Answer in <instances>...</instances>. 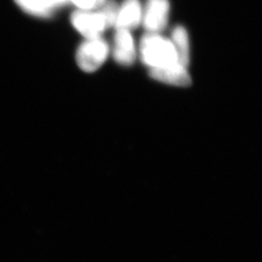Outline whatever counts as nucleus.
Instances as JSON below:
<instances>
[{"label": "nucleus", "mask_w": 262, "mask_h": 262, "mask_svg": "<svg viewBox=\"0 0 262 262\" xmlns=\"http://www.w3.org/2000/svg\"><path fill=\"white\" fill-rule=\"evenodd\" d=\"M15 2L25 12L38 17H51L55 10L46 0H15Z\"/></svg>", "instance_id": "1a4fd4ad"}, {"label": "nucleus", "mask_w": 262, "mask_h": 262, "mask_svg": "<svg viewBox=\"0 0 262 262\" xmlns=\"http://www.w3.org/2000/svg\"><path fill=\"white\" fill-rule=\"evenodd\" d=\"M71 23L76 30L86 38H99L104 31L110 28L100 9L98 11L75 10L71 15Z\"/></svg>", "instance_id": "7ed1b4c3"}, {"label": "nucleus", "mask_w": 262, "mask_h": 262, "mask_svg": "<svg viewBox=\"0 0 262 262\" xmlns=\"http://www.w3.org/2000/svg\"><path fill=\"white\" fill-rule=\"evenodd\" d=\"M106 0H69L79 10H94L103 5Z\"/></svg>", "instance_id": "9d476101"}, {"label": "nucleus", "mask_w": 262, "mask_h": 262, "mask_svg": "<svg viewBox=\"0 0 262 262\" xmlns=\"http://www.w3.org/2000/svg\"><path fill=\"white\" fill-rule=\"evenodd\" d=\"M141 61L151 69L165 68L178 62L174 45L159 33L144 34L140 43Z\"/></svg>", "instance_id": "f257e3e1"}, {"label": "nucleus", "mask_w": 262, "mask_h": 262, "mask_svg": "<svg viewBox=\"0 0 262 262\" xmlns=\"http://www.w3.org/2000/svg\"><path fill=\"white\" fill-rule=\"evenodd\" d=\"M114 58L118 63L130 66L136 58V49L130 31L118 29L114 35Z\"/></svg>", "instance_id": "39448f33"}, {"label": "nucleus", "mask_w": 262, "mask_h": 262, "mask_svg": "<svg viewBox=\"0 0 262 262\" xmlns=\"http://www.w3.org/2000/svg\"><path fill=\"white\" fill-rule=\"evenodd\" d=\"M169 0H147L142 11V23L147 33H161L169 21Z\"/></svg>", "instance_id": "20e7f679"}, {"label": "nucleus", "mask_w": 262, "mask_h": 262, "mask_svg": "<svg viewBox=\"0 0 262 262\" xmlns=\"http://www.w3.org/2000/svg\"><path fill=\"white\" fill-rule=\"evenodd\" d=\"M142 9L139 0H124L119 7L118 15L114 27L118 29H130L136 28L142 20Z\"/></svg>", "instance_id": "0eeeda50"}, {"label": "nucleus", "mask_w": 262, "mask_h": 262, "mask_svg": "<svg viewBox=\"0 0 262 262\" xmlns=\"http://www.w3.org/2000/svg\"><path fill=\"white\" fill-rule=\"evenodd\" d=\"M46 1H47L54 9L60 7L61 5H65L66 3L69 2V0H46Z\"/></svg>", "instance_id": "9b49d317"}, {"label": "nucleus", "mask_w": 262, "mask_h": 262, "mask_svg": "<svg viewBox=\"0 0 262 262\" xmlns=\"http://www.w3.org/2000/svg\"><path fill=\"white\" fill-rule=\"evenodd\" d=\"M108 43L99 38H86L78 47L76 60L78 67L87 73L98 70L109 55Z\"/></svg>", "instance_id": "f03ea898"}, {"label": "nucleus", "mask_w": 262, "mask_h": 262, "mask_svg": "<svg viewBox=\"0 0 262 262\" xmlns=\"http://www.w3.org/2000/svg\"><path fill=\"white\" fill-rule=\"evenodd\" d=\"M150 76L155 80L179 87H187L192 83L187 67L179 62L165 68L151 69Z\"/></svg>", "instance_id": "423d86ee"}, {"label": "nucleus", "mask_w": 262, "mask_h": 262, "mask_svg": "<svg viewBox=\"0 0 262 262\" xmlns=\"http://www.w3.org/2000/svg\"><path fill=\"white\" fill-rule=\"evenodd\" d=\"M170 40L177 51L178 62L187 67L190 61V41L187 29L182 26H177L172 31Z\"/></svg>", "instance_id": "6e6552de"}]
</instances>
